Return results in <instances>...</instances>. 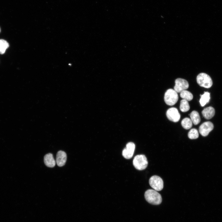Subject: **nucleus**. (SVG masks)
Wrapping results in <instances>:
<instances>
[{
	"label": "nucleus",
	"instance_id": "11",
	"mask_svg": "<svg viewBox=\"0 0 222 222\" xmlns=\"http://www.w3.org/2000/svg\"><path fill=\"white\" fill-rule=\"evenodd\" d=\"M44 162L47 166L51 168L54 167L56 163L52 154L50 153L47 154L44 156Z\"/></svg>",
	"mask_w": 222,
	"mask_h": 222
},
{
	"label": "nucleus",
	"instance_id": "17",
	"mask_svg": "<svg viewBox=\"0 0 222 222\" xmlns=\"http://www.w3.org/2000/svg\"><path fill=\"white\" fill-rule=\"evenodd\" d=\"M190 109V107L188 101L185 99L182 100L180 102V109L183 112L188 111Z\"/></svg>",
	"mask_w": 222,
	"mask_h": 222
},
{
	"label": "nucleus",
	"instance_id": "5",
	"mask_svg": "<svg viewBox=\"0 0 222 222\" xmlns=\"http://www.w3.org/2000/svg\"><path fill=\"white\" fill-rule=\"evenodd\" d=\"M149 183L150 186L156 191H160L163 188V180L158 176H152L149 179Z\"/></svg>",
	"mask_w": 222,
	"mask_h": 222
},
{
	"label": "nucleus",
	"instance_id": "16",
	"mask_svg": "<svg viewBox=\"0 0 222 222\" xmlns=\"http://www.w3.org/2000/svg\"><path fill=\"white\" fill-rule=\"evenodd\" d=\"M180 96L182 98L187 101H190L193 98L192 94L190 92L184 90L180 92Z\"/></svg>",
	"mask_w": 222,
	"mask_h": 222
},
{
	"label": "nucleus",
	"instance_id": "3",
	"mask_svg": "<svg viewBox=\"0 0 222 222\" xmlns=\"http://www.w3.org/2000/svg\"><path fill=\"white\" fill-rule=\"evenodd\" d=\"M196 80L199 86L206 88H209L212 85L211 78L205 73H201L199 74L197 76Z\"/></svg>",
	"mask_w": 222,
	"mask_h": 222
},
{
	"label": "nucleus",
	"instance_id": "12",
	"mask_svg": "<svg viewBox=\"0 0 222 222\" xmlns=\"http://www.w3.org/2000/svg\"><path fill=\"white\" fill-rule=\"evenodd\" d=\"M204 117L207 119L212 118L215 114L214 109L212 106H209L204 108L202 112Z\"/></svg>",
	"mask_w": 222,
	"mask_h": 222
},
{
	"label": "nucleus",
	"instance_id": "14",
	"mask_svg": "<svg viewBox=\"0 0 222 222\" xmlns=\"http://www.w3.org/2000/svg\"><path fill=\"white\" fill-rule=\"evenodd\" d=\"M191 119L194 125L199 124L200 121V118L199 113L196 111H192L190 114Z\"/></svg>",
	"mask_w": 222,
	"mask_h": 222
},
{
	"label": "nucleus",
	"instance_id": "9",
	"mask_svg": "<svg viewBox=\"0 0 222 222\" xmlns=\"http://www.w3.org/2000/svg\"><path fill=\"white\" fill-rule=\"evenodd\" d=\"M135 148V144L132 142L128 143L122 152L123 156L126 159H129L131 158L134 154Z\"/></svg>",
	"mask_w": 222,
	"mask_h": 222
},
{
	"label": "nucleus",
	"instance_id": "20",
	"mask_svg": "<svg viewBox=\"0 0 222 222\" xmlns=\"http://www.w3.org/2000/svg\"><path fill=\"white\" fill-rule=\"evenodd\" d=\"M0 32H1V29H0Z\"/></svg>",
	"mask_w": 222,
	"mask_h": 222
},
{
	"label": "nucleus",
	"instance_id": "6",
	"mask_svg": "<svg viewBox=\"0 0 222 222\" xmlns=\"http://www.w3.org/2000/svg\"><path fill=\"white\" fill-rule=\"evenodd\" d=\"M175 83L174 90L177 92H180L182 91L187 89L189 87L188 82L183 79L177 78L175 80Z\"/></svg>",
	"mask_w": 222,
	"mask_h": 222
},
{
	"label": "nucleus",
	"instance_id": "8",
	"mask_svg": "<svg viewBox=\"0 0 222 222\" xmlns=\"http://www.w3.org/2000/svg\"><path fill=\"white\" fill-rule=\"evenodd\" d=\"M213 124L210 121H206L203 123L199 127V132L203 136L208 135L213 129Z\"/></svg>",
	"mask_w": 222,
	"mask_h": 222
},
{
	"label": "nucleus",
	"instance_id": "10",
	"mask_svg": "<svg viewBox=\"0 0 222 222\" xmlns=\"http://www.w3.org/2000/svg\"><path fill=\"white\" fill-rule=\"evenodd\" d=\"M67 157V154L64 151H59L56 154V158L57 165L60 167L64 166L66 162Z\"/></svg>",
	"mask_w": 222,
	"mask_h": 222
},
{
	"label": "nucleus",
	"instance_id": "1",
	"mask_svg": "<svg viewBox=\"0 0 222 222\" xmlns=\"http://www.w3.org/2000/svg\"><path fill=\"white\" fill-rule=\"evenodd\" d=\"M145 197L148 202L153 205H158L162 201L160 194L156 191L153 189L147 190L145 192Z\"/></svg>",
	"mask_w": 222,
	"mask_h": 222
},
{
	"label": "nucleus",
	"instance_id": "15",
	"mask_svg": "<svg viewBox=\"0 0 222 222\" xmlns=\"http://www.w3.org/2000/svg\"><path fill=\"white\" fill-rule=\"evenodd\" d=\"M181 124L182 126L184 129L188 130L192 127V122L191 119L188 117H186L182 121Z\"/></svg>",
	"mask_w": 222,
	"mask_h": 222
},
{
	"label": "nucleus",
	"instance_id": "19",
	"mask_svg": "<svg viewBox=\"0 0 222 222\" xmlns=\"http://www.w3.org/2000/svg\"><path fill=\"white\" fill-rule=\"evenodd\" d=\"M188 136L191 139L198 138L199 137V133L197 130L195 128L191 129L188 133Z\"/></svg>",
	"mask_w": 222,
	"mask_h": 222
},
{
	"label": "nucleus",
	"instance_id": "4",
	"mask_svg": "<svg viewBox=\"0 0 222 222\" xmlns=\"http://www.w3.org/2000/svg\"><path fill=\"white\" fill-rule=\"evenodd\" d=\"M148 162L146 157L143 154L138 155L134 158L133 164L137 170H142L146 168Z\"/></svg>",
	"mask_w": 222,
	"mask_h": 222
},
{
	"label": "nucleus",
	"instance_id": "18",
	"mask_svg": "<svg viewBox=\"0 0 222 222\" xmlns=\"http://www.w3.org/2000/svg\"><path fill=\"white\" fill-rule=\"evenodd\" d=\"M9 46V43L5 40L0 39V54H4Z\"/></svg>",
	"mask_w": 222,
	"mask_h": 222
},
{
	"label": "nucleus",
	"instance_id": "7",
	"mask_svg": "<svg viewBox=\"0 0 222 222\" xmlns=\"http://www.w3.org/2000/svg\"><path fill=\"white\" fill-rule=\"evenodd\" d=\"M168 119L174 122L178 121L180 118V115L177 108L172 107L169 109L166 112Z\"/></svg>",
	"mask_w": 222,
	"mask_h": 222
},
{
	"label": "nucleus",
	"instance_id": "13",
	"mask_svg": "<svg viewBox=\"0 0 222 222\" xmlns=\"http://www.w3.org/2000/svg\"><path fill=\"white\" fill-rule=\"evenodd\" d=\"M210 93L207 92H204L203 95H200L199 103L201 106H204L209 102L210 100Z\"/></svg>",
	"mask_w": 222,
	"mask_h": 222
},
{
	"label": "nucleus",
	"instance_id": "2",
	"mask_svg": "<svg viewBox=\"0 0 222 222\" xmlns=\"http://www.w3.org/2000/svg\"><path fill=\"white\" fill-rule=\"evenodd\" d=\"M178 100L177 92L171 88L167 90L165 93L164 100L168 105L172 106L175 105Z\"/></svg>",
	"mask_w": 222,
	"mask_h": 222
}]
</instances>
